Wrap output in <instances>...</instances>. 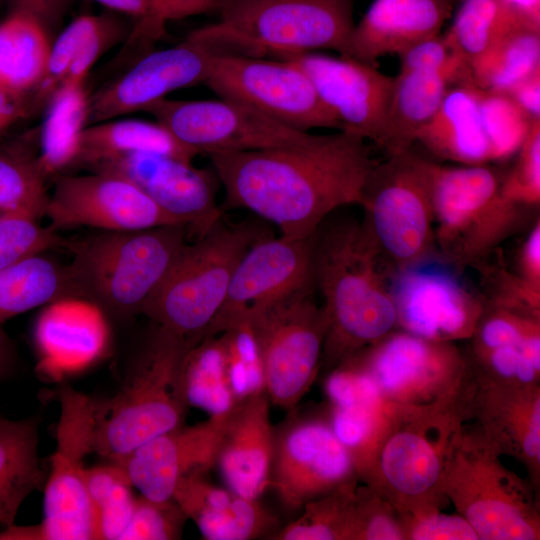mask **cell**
I'll use <instances>...</instances> for the list:
<instances>
[{"instance_id": "obj_33", "label": "cell", "mask_w": 540, "mask_h": 540, "mask_svg": "<svg viewBox=\"0 0 540 540\" xmlns=\"http://www.w3.org/2000/svg\"><path fill=\"white\" fill-rule=\"evenodd\" d=\"M44 253L0 269V326L39 306L78 299L68 264H61Z\"/></svg>"}, {"instance_id": "obj_32", "label": "cell", "mask_w": 540, "mask_h": 540, "mask_svg": "<svg viewBox=\"0 0 540 540\" xmlns=\"http://www.w3.org/2000/svg\"><path fill=\"white\" fill-rule=\"evenodd\" d=\"M137 152L164 154L190 162L197 155L157 121L106 120L84 128L72 167L90 169L103 161Z\"/></svg>"}, {"instance_id": "obj_18", "label": "cell", "mask_w": 540, "mask_h": 540, "mask_svg": "<svg viewBox=\"0 0 540 540\" xmlns=\"http://www.w3.org/2000/svg\"><path fill=\"white\" fill-rule=\"evenodd\" d=\"M396 328L435 341L469 340L486 307L452 272L425 263L395 272Z\"/></svg>"}, {"instance_id": "obj_46", "label": "cell", "mask_w": 540, "mask_h": 540, "mask_svg": "<svg viewBox=\"0 0 540 540\" xmlns=\"http://www.w3.org/2000/svg\"><path fill=\"white\" fill-rule=\"evenodd\" d=\"M349 540H407L401 512L366 483L357 487Z\"/></svg>"}, {"instance_id": "obj_5", "label": "cell", "mask_w": 540, "mask_h": 540, "mask_svg": "<svg viewBox=\"0 0 540 540\" xmlns=\"http://www.w3.org/2000/svg\"><path fill=\"white\" fill-rule=\"evenodd\" d=\"M153 324L120 390L97 401L93 452L111 462L181 426L185 418L188 407L178 382L184 357L195 344Z\"/></svg>"}, {"instance_id": "obj_43", "label": "cell", "mask_w": 540, "mask_h": 540, "mask_svg": "<svg viewBox=\"0 0 540 540\" xmlns=\"http://www.w3.org/2000/svg\"><path fill=\"white\" fill-rule=\"evenodd\" d=\"M476 93L492 161H503L514 156L523 144L534 120H531L505 93L487 91L477 86Z\"/></svg>"}, {"instance_id": "obj_13", "label": "cell", "mask_w": 540, "mask_h": 540, "mask_svg": "<svg viewBox=\"0 0 540 540\" xmlns=\"http://www.w3.org/2000/svg\"><path fill=\"white\" fill-rule=\"evenodd\" d=\"M56 449L44 488V517L29 527L9 526L2 540H91L92 510L85 485V457L93 452L97 401L63 386Z\"/></svg>"}, {"instance_id": "obj_39", "label": "cell", "mask_w": 540, "mask_h": 540, "mask_svg": "<svg viewBox=\"0 0 540 540\" xmlns=\"http://www.w3.org/2000/svg\"><path fill=\"white\" fill-rule=\"evenodd\" d=\"M468 67L478 88L505 93L540 68V32L516 28Z\"/></svg>"}, {"instance_id": "obj_11", "label": "cell", "mask_w": 540, "mask_h": 540, "mask_svg": "<svg viewBox=\"0 0 540 540\" xmlns=\"http://www.w3.org/2000/svg\"><path fill=\"white\" fill-rule=\"evenodd\" d=\"M353 358L386 406L426 408L471 398L475 382L455 342L394 330Z\"/></svg>"}, {"instance_id": "obj_25", "label": "cell", "mask_w": 540, "mask_h": 540, "mask_svg": "<svg viewBox=\"0 0 540 540\" xmlns=\"http://www.w3.org/2000/svg\"><path fill=\"white\" fill-rule=\"evenodd\" d=\"M274 442L266 392L237 403L229 413L215 464L226 487L258 500L269 488Z\"/></svg>"}, {"instance_id": "obj_41", "label": "cell", "mask_w": 540, "mask_h": 540, "mask_svg": "<svg viewBox=\"0 0 540 540\" xmlns=\"http://www.w3.org/2000/svg\"><path fill=\"white\" fill-rule=\"evenodd\" d=\"M519 27L496 0H463L444 35L469 65Z\"/></svg>"}, {"instance_id": "obj_7", "label": "cell", "mask_w": 540, "mask_h": 540, "mask_svg": "<svg viewBox=\"0 0 540 540\" xmlns=\"http://www.w3.org/2000/svg\"><path fill=\"white\" fill-rule=\"evenodd\" d=\"M218 22L192 31L221 45L281 55L334 50L348 56L353 0H217Z\"/></svg>"}, {"instance_id": "obj_8", "label": "cell", "mask_w": 540, "mask_h": 540, "mask_svg": "<svg viewBox=\"0 0 540 540\" xmlns=\"http://www.w3.org/2000/svg\"><path fill=\"white\" fill-rule=\"evenodd\" d=\"M480 431L461 432L445 466L441 493L479 540H538L535 488L507 469Z\"/></svg>"}, {"instance_id": "obj_12", "label": "cell", "mask_w": 540, "mask_h": 540, "mask_svg": "<svg viewBox=\"0 0 540 540\" xmlns=\"http://www.w3.org/2000/svg\"><path fill=\"white\" fill-rule=\"evenodd\" d=\"M314 294L315 286L293 291L243 323L256 346L270 403L289 411L308 392L322 361L328 321Z\"/></svg>"}, {"instance_id": "obj_2", "label": "cell", "mask_w": 540, "mask_h": 540, "mask_svg": "<svg viewBox=\"0 0 540 540\" xmlns=\"http://www.w3.org/2000/svg\"><path fill=\"white\" fill-rule=\"evenodd\" d=\"M311 256L328 321L322 361L336 367L396 330L394 272L362 222L333 213L312 234Z\"/></svg>"}, {"instance_id": "obj_19", "label": "cell", "mask_w": 540, "mask_h": 540, "mask_svg": "<svg viewBox=\"0 0 540 540\" xmlns=\"http://www.w3.org/2000/svg\"><path fill=\"white\" fill-rule=\"evenodd\" d=\"M308 286H314L311 236H269L258 241L236 267L225 300L203 339L240 326L253 312Z\"/></svg>"}, {"instance_id": "obj_56", "label": "cell", "mask_w": 540, "mask_h": 540, "mask_svg": "<svg viewBox=\"0 0 540 540\" xmlns=\"http://www.w3.org/2000/svg\"><path fill=\"white\" fill-rule=\"evenodd\" d=\"M523 28L540 32V0H496Z\"/></svg>"}, {"instance_id": "obj_29", "label": "cell", "mask_w": 540, "mask_h": 540, "mask_svg": "<svg viewBox=\"0 0 540 540\" xmlns=\"http://www.w3.org/2000/svg\"><path fill=\"white\" fill-rule=\"evenodd\" d=\"M416 141L435 156L460 165H487L492 161L476 86L470 77L447 90L439 108L420 130Z\"/></svg>"}, {"instance_id": "obj_34", "label": "cell", "mask_w": 540, "mask_h": 540, "mask_svg": "<svg viewBox=\"0 0 540 540\" xmlns=\"http://www.w3.org/2000/svg\"><path fill=\"white\" fill-rule=\"evenodd\" d=\"M47 179L39 159V128L0 140V212L43 218Z\"/></svg>"}, {"instance_id": "obj_31", "label": "cell", "mask_w": 540, "mask_h": 540, "mask_svg": "<svg viewBox=\"0 0 540 540\" xmlns=\"http://www.w3.org/2000/svg\"><path fill=\"white\" fill-rule=\"evenodd\" d=\"M36 417L0 418V526L14 525L24 500L46 481L38 455Z\"/></svg>"}, {"instance_id": "obj_4", "label": "cell", "mask_w": 540, "mask_h": 540, "mask_svg": "<svg viewBox=\"0 0 540 540\" xmlns=\"http://www.w3.org/2000/svg\"><path fill=\"white\" fill-rule=\"evenodd\" d=\"M469 402L426 408L385 405V423L360 480L400 512L440 508L445 466L470 416Z\"/></svg>"}, {"instance_id": "obj_49", "label": "cell", "mask_w": 540, "mask_h": 540, "mask_svg": "<svg viewBox=\"0 0 540 540\" xmlns=\"http://www.w3.org/2000/svg\"><path fill=\"white\" fill-rule=\"evenodd\" d=\"M517 160L501 182L503 195L522 206H538L540 201V119L534 120L518 150Z\"/></svg>"}, {"instance_id": "obj_15", "label": "cell", "mask_w": 540, "mask_h": 540, "mask_svg": "<svg viewBox=\"0 0 540 540\" xmlns=\"http://www.w3.org/2000/svg\"><path fill=\"white\" fill-rule=\"evenodd\" d=\"M144 111L181 144L206 155L297 146L313 133L288 127L246 105L218 100L162 98Z\"/></svg>"}, {"instance_id": "obj_44", "label": "cell", "mask_w": 540, "mask_h": 540, "mask_svg": "<svg viewBox=\"0 0 540 540\" xmlns=\"http://www.w3.org/2000/svg\"><path fill=\"white\" fill-rule=\"evenodd\" d=\"M105 19V16L90 14L78 16L52 43L45 73L31 92L33 114L46 107L64 82L77 53Z\"/></svg>"}, {"instance_id": "obj_28", "label": "cell", "mask_w": 540, "mask_h": 540, "mask_svg": "<svg viewBox=\"0 0 540 540\" xmlns=\"http://www.w3.org/2000/svg\"><path fill=\"white\" fill-rule=\"evenodd\" d=\"M468 76L469 68L463 60L439 69H399L394 76L381 146L387 155L409 151L420 130L439 108L447 90Z\"/></svg>"}, {"instance_id": "obj_30", "label": "cell", "mask_w": 540, "mask_h": 540, "mask_svg": "<svg viewBox=\"0 0 540 540\" xmlns=\"http://www.w3.org/2000/svg\"><path fill=\"white\" fill-rule=\"evenodd\" d=\"M385 418V404L364 371L344 382L330 402L327 420L350 453L359 479L379 440Z\"/></svg>"}, {"instance_id": "obj_35", "label": "cell", "mask_w": 540, "mask_h": 540, "mask_svg": "<svg viewBox=\"0 0 540 540\" xmlns=\"http://www.w3.org/2000/svg\"><path fill=\"white\" fill-rule=\"evenodd\" d=\"M86 81H65L45 107L39 126V159L48 178L72 167L89 121Z\"/></svg>"}, {"instance_id": "obj_3", "label": "cell", "mask_w": 540, "mask_h": 540, "mask_svg": "<svg viewBox=\"0 0 540 540\" xmlns=\"http://www.w3.org/2000/svg\"><path fill=\"white\" fill-rule=\"evenodd\" d=\"M186 224L133 231L94 230L64 241L78 299L115 321L142 308L187 243Z\"/></svg>"}, {"instance_id": "obj_23", "label": "cell", "mask_w": 540, "mask_h": 540, "mask_svg": "<svg viewBox=\"0 0 540 540\" xmlns=\"http://www.w3.org/2000/svg\"><path fill=\"white\" fill-rule=\"evenodd\" d=\"M230 411L167 431L113 463L123 468L141 495L155 501L169 500L181 478L206 474L215 466Z\"/></svg>"}, {"instance_id": "obj_42", "label": "cell", "mask_w": 540, "mask_h": 540, "mask_svg": "<svg viewBox=\"0 0 540 540\" xmlns=\"http://www.w3.org/2000/svg\"><path fill=\"white\" fill-rule=\"evenodd\" d=\"M360 479L339 486L309 501L301 515L279 530L277 540H349L357 487Z\"/></svg>"}, {"instance_id": "obj_24", "label": "cell", "mask_w": 540, "mask_h": 540, "mask_svg": "<svg viewBox=\"0 0 540 540\" xmlns=\"http://www.w3.org/2000/svg\"><path fill=\"white\" fill-rule=\"evenodd\" d=\"M480 433L500 454L517 458L536 489L540 480V385L478 384L470 416Z\"/></svg>"}, {"instance_id": "obj_48", "label": "cell", "mask_w": 540, "mask_h": 540, "mask_svg": "<svg viewBox=\"0 0 540 540\" xmlns=\"http://www.w3.org/2000/svg\"><path fill=\"white\" fill-rule=\"evenodd\" d=\"M187 516L171 498L155 501L136 497L131 519L119 540L180 539Z\"/></svg>"}, {"instance_id": "obj_21", "label": "cell", "mask_w": 540, "mask_h": 540, "mask_svg": "<svg viewBox=\"0 0 540 540\" xmlns=\"http://www.w3.org/2000/svg\"><path fill=\"white\" fill-rule=\"evenodd\" d=\"M214 54L190 33L175 46L145 55L90 97L89 121L144 111L172 91L205 83Z\"/></svg>"}, {"instance_id": "obj_10", "label": "cell", "mask_w": 540, "mask_h": 540, "mask_svg": "<svg viewBox=\"0 0 540 540\" xmlns=\"http://www.w3.org/2000/svg\"><path fill=\"white\" fill-rule=\"evenodd\" d=\"M360 206L362 224L394 273L429 263L437 252L425 159L410 150L376 161Z\"/></svg>"}, {"instance_id": "obj_1", "label": "cell", "mask_w": 540, "mask_h": 540, "mask_svg": "<svg viewBox=\"0 0 540 540\" xmlns=\"http://www.w3.org/2000/svg\"><path fill=\"white\" fill-rule=\"evenodd\" d=\"M207 156L224 209H246L292 239L309 238L341 207L360 206L376 163L366 140L341 130L297 146Z\"/></svg>"}, {"instance_id": "obj_22", "label": "cell", "mask_w": 540, "mask_h": 540, "mask_svg": "<svg viewBox=\"0 0 540 540\" xmlns=\"http://www.w3.org/2000/svg\"><path fill=\"white\" fill-rule=\"evenodd\" d=\"M128 180L162 210L187 225L197 238L221 217L215 205L211 173L173 156L137 152L103 161L88 169Z\"/></svg>"}, {"instance_id": "obj_55", "label": "cell", "mask_w": 540, "mask_h": 540, "mask_svg": "<svg viewBox=\"0 0 540 540\" xmlns=\"http://www.w3.org/2000/svg\"><path fill=\"white\" fill-rule=\"evenodd\" d=\"M12 11L30 14L47 28L57 19L66 0H10Z\"/></svg>"}, {"instance_id": "obj_17", "label": "cell", "mask_w": 540, "mask_h": 540, "mask_svg": "<svg viewBox=\"0 0 540 540\" xmlns=\"http://www.w3.org/2000/svg\"><path fill=\"white\" fill-rule=\"evenodd\" d=\"M44 217L56 231L92 228L133 231L185 224L128 180L103 172L53 177Z\"/></svg>"}, {"instance_id": "obj_40", "label": "cell", "mask_w": 540, "mask_h": 540, "mask_svg": "<svg viewBox=\"0 0 540 540\" xmlns=\"http://www.w3.org/2000/svg\"><path fill=\"white\" fill-rule=\"evenodd\" d=\"M85 485L92 510L93 540H119L136 501L127 474L113 462L86 468Z\"/></svg>"}, {"instance_id": "obj_47", "label": "cell", "mask_w": 540, "mask_h": 540, "mask_svg": "<svg viewBox=\"0 0 540 540\" xmlns=\"http://www.w3.org/2000/svg\"><path fill=\"white\" fill-rule=\"evenodd\" d=\"M222 334L227 379L235 400L240 402L265 392L262 366L246 325Z\"/></svg>"}, {"instance_id": "obj_27", "label": "cell", "mask_w": 540, "mask_h": 540, "mask_svg": "<svg viewBox=\"0 0 540 540\" xmlns=\"http://www.w3.org/2000/svg\"><path fill=\"white\" fill-rule=\"evenodd\" d=\"M172 499L208 540L253 539L268 533L276 523V518L257 499L218 487L202 473L181 478Z\"/></svg>"}, {"instance_id": "obj_52", "label": "cell", "mask_w": 540, "mask_h": 540, "mask_svg": "<svg viewBox=\"0 0 540 540\" xmlns=\"http://www.w3.org/2000/svg\"><path fill=\"white\" fill-rule=\"evenodd\" d=\"M518 275L531 286L540 289V221L531 227L518 257Z\"/></svg>"}, {"instance_id": "obj_6", "label": "cell", "mask_w": 540, "mask_h": 540, "mask_svg": "<svg viewBox=\"0 0 540 540\" xmlns=\"http://www.w3.org/2000/svg\"><path fill=\"white\" fill-rule=\"evenodd\" d=\"M269 236L260 218L225 223L221 217L194 243L184 245L141 314L197 344L219 312L241 259Z\"/></svg>"}, {"instance_id": "obj_54", "label": "cell", "mask_w": 540, "mask_h": 540, "mask_svg": "<svg viewBox=\"0 0 540 540\" xmlns=\"http://www.w3.org/2000/svg\"><path fill=\"white\" fill-rule=\"evenodd\" d=\"M33 114L32 94L0 88V134L22 118Z\"/></svg>"}, {"instance_id": "obj_53", "label": "cell", "mask_w": 540, "mask_h": 540, "mask_svg": "<svg viewBox=\"0 0 540 540\" xmlns=\"http://www.w3.org/2000/svg\"><path fill=\"white\" fill-rule=\"evenodd\" d=\"M531 119H540V68L505 92Z\"/></svg>"}, {"instance_id": "obj_45", "label": "cell", "mask_w": 540, "mask_h": 540, "mask_svg": "<svg viewBox=\"0 0 540 540\" xmlns=\"http://www.w3.org/2000/svg\"><path fill=\"white\" fill-rule=\"evenodd\" d=\"M39 221L24 214L0 212V269L25 257L63 248L65 239Z\"/></svg>"}, {"instance_id": "obj_57", "label": "cell", "mask_w": 540, "mask_h": 540, "mask_svg": "<svg viewBox=\"0 0 540 540\" xmlns=\"http://www.w3.org/2000/svg\"><path fill=\"white\" fill-rule=\"evenodd\" d=\"M14 363L13 345L0 326V380L11 373Z\"/></svg>"}, {"instance_id": "obj_9", "label": "cell", "mask_w": 540, "mask_h": 540, "mask_svg": "<svg viewBox=\"0 0 540 540\" xmlns=\"http://www.w3.org/2000/svg\"><path fill=\"white\" fill-rule=\"evenodd\" d=\"M438 253L455 266L477 265L523 221L487 165L444 166L425 159Z\"/></svg>"}, {"instance_id": "obj_51", "label": "cell", "mask_w": 540, "mask_h": 540, "mask_svg": "<svg viewBox=\"0 0 540 540\" xmlns=\"http://www.w3.org/2000/svg\"><path fill=\"white\" fill-rule=\"evenodd\" d=\"M408 540H479L469 522L460 514H445L439 507L401 513Z\"/></svg>"}, {"instance_id": "obj_20", "label": "cell", "mask_w": 540, "mask_h": 540, "mask_svg": "<svg viewBox=\"0 0 540 540\" xmlns=\"http://www.w3.org/2000/svg\"><path fill=\"white\" fill-rule=\"evenodd\" d=\"M281 57L295 61L306 72L341 131L382 146L394 77L346 55L308 52Z\"/></svg>"}, {"instance_id": "obj_38", "label": "cell", "mask_w": 540, "mask_h": 540, "mask_svg": "<svg viewBox=\"0 0 540 540\" xmlns=\"http://www.w3.org/2000/svg\"><path fill=\"white\" fill-rule=\"evenodd\" d=\"M178 388L184 403L210 415L224 414L237 403L229 387L222 340L205 338L186 353Z\"/></svg>"}, {"instance_id": "obj_26", "label": "cell", "mask_w": 540, "mask_h": 540, "mask_svg": "<svg viewBox=\"0 0 540 540\" xmlns=\"http://www.w3.org/2000/svg\"><path fill=\"white\" fill-rule=\"evenodd\" d=\"M456 0H373L354 25L348 56L370 65L440 34Z\"/></svg>"}, {"instance_id": "obj_50", "label": "cell", "mask_w": 540, "mask_h": 540, "mask_svg": "<svg viewBox=\"0 0 540 540\" xmlns=\"http://www.w3.org/2000/svg\"><path fill=\"white\" fill-rule=\"evenodd\" d=\"M103 6L143 23L161 26L167 21L180 20L216 9L217 0H93Z\"/></svg>"}, {"instance_id": "obj_36", "label": "cell", "mask_w": 540, "mask_h": 540, "mask_svg": "<svg viewBox=\"0 0 540 540\" xmlns=\"http://www.w3.org/2000/svg\"><path fill=\"white\" fill-rule=\"evenodd\" d=\"M51 45L48 28L40 20L12 11L0 23V88L32 92L45 73Z\"/></svg>"}, {"instance_id": "obj_16", "label": "cell", "mask_w": 540, "mask_h": 540, "mask_svg": "<svg viewBox=\"0 0 540 540\" xmlns=\"http://www.w3.org/2000/svg\"><path fill=\"white\" fill-rule=\"evenodd\" d=\"M359 479L350 453L327 419L295 416L275 429L271 487L289 511Z\"/></svg>"}, {"instance_id": "obj_14", "label": "cell", "mask_w": 540, "mask_h": 540, "mask_svg": "<svg viewBox=\"0 0 540 540\" xmlns=\"http://www.w3.org/2000/svg\"><path fill=\"white\" fill-rule=\"evenodd\" d=\"M204 84L220 98L246 105L293 129L341 130L309 76L289 58L215 52Z\"/></svg>"}, {"instance_id": "obj_37", "label": "cell", "mask_w": 540, "mask_h": 540, "mask_svg": "<svg viewBox=\"0 0 540 540\" xmlns=\"http://www.w3.org/2000/svg\"><path fill=\"white\" fill-rule=\"evenodd\" d=\"M99 321L84 313H70L53 304L51 311L42 314L35 330L42 359L52 368L73 370L90 362L99 352L103 332Z\"/></svg>"}]
</instances>
